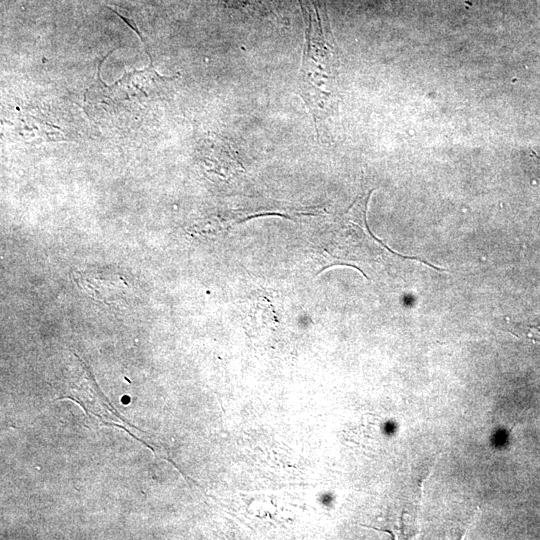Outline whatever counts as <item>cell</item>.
<instances>
[{"mask_svg":"<svg viewBox=\"0 0 540 540\" xmlns=\"http://www.w3.org/2000/svg\"><path fill=\"white\" fill-rule=\"evenodd\" d=\"M222 3L229 7L240 8L245 7L252 2V0H220Z\"/></svg>","mask_w":540,"mask_h":540,"instance_id":"obj_2","label":"cell"},{"mask_svg":"<svg viewBox=\"0 0 540 540\" xmlns=\"http://www.w3.org/2000/svg\"><path fill=\"white\" fill-rule=\"evenodd\" d=\"M528 336L533 340L540 342V325L529 326Z\"/></svg>","mask_w":540,"mask_h":540,"instance_id":"obj_3","label":"cell"},{"mask_svg":"<svg viewBox=\"0 0 540 540\" xmlns=\"http://www.w3.org/2000/svg\"><path fill=\"white\" fill-rule=\"evenodd\" d=\"M299 4L305 42L298 89L317 125L337 108V49L326 13L312 0H299Z\"/></svg>","mask_w":540,"mask_h":540,"instance_id":"obj_1","label":"cell"}]
</instances>
